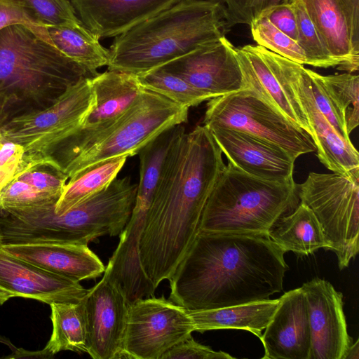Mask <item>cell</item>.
<instances>
[{"label": "cell", "instance_id": "obj_4", "mask_svg": "<svg viewBox=\"0 0 359 359\" xmlns=\"http://www.w3.org/2000/svg\"><path fill=\"white\" fill-rule=\"evenodd\" d=\"M98 74L22 25L0 30V126L43 109L69 87Z\"/></svg>", "mask_w": 359, "mask_h": 359}, {"label": "cell", "instance_id": "obj_8", "mask_svg": "<svg viewBox=\"0 0 359 359\" xmlns=\"http://www.w3.org/2000/svg\"><path fill=\"white\" fill-rule=\"evenodd\" d=\"M91 79H82L71 86L48 107L1 124L2 138L21 145L27 163L50 156L73 135L93 107Z\"/></svg>", "mask_w": 359, "mask_h": 359}, {"label": "cell", "instance_id": "obj_36", "mask_svg": "<svg viewBox=\"0 0 359 359\" xmlns=\"http://www.w3.org/2000/svg\"><path fill=\"white\" fill-rule=\"evenodd\" d=\"M290 0H222L226 8L229 27L250 22L266 9Z\"/></svg>", "mask_w": 359, "mask_h": 359}, {"label": "cell", "instance_id": "obj_33", "mask_svg": "<svg viewBox=\"0 0 359 359\" xmlns=\"http://www.w3.org/2000/svg\"><path fill=\"white\" fill-rule=\"evenodd\" d=\"M13 25H25L43 39L53 44L48 32L50 26L39 20L25 1L0 0V30Z\"/></svg>", "mask_w": 359, "mask_h": 359}, {"label": "cell", "instance_id": "obj_38", "mask_svg": "<svg viewBox=\"0 0 359 359\" xmlns=\"http://www.w3.org/2000/svg\"><path fill=\"white\" fill-rule=\"evenodd\" d=\"M224 351H215L196 342L191 335L166 351L161 359H233Z\"/></svg>", "mask_w": 359, "mask_h": 359}, {"label": "cell", "instance_id": "obj_18", "mask_svg": "<svg viewBox=\"0 0 359 359\" xmlns=\"http://www.w3.org/2000/svg\"><path fill=\"white\" fill-rule=\"evenodd\" d=\"M236 50L243 88L255 92L273 109L311 135L306 116L271 52L259 45L250 44L236 48Z\"/></svg>", "mask_w": 359, "mask_h": 359}, {"label": "cell", "instance_id": "obj_20", "mask_svg": "<svg viewBox=\"0 0 359 359\" xmlns=\"http://www.w3.org/2000/svg\"><path fill=\"white\" fill-rule=\"evenodd\" d=\"M262 359H309L311 339L305 294L302 287L284 293L259 338Z\"/></svg>", "mask_w": 359, "mask_h": 359}, {"label": "cell", "instance_id": "obj_9", "mask_svg": "<svg viewBox=\"0 0 359 359\" xmlns=\"http://www.w3.org/2000/svg\"><path fill=\"white\" fill-rule=\"evenodd\" d=\"M203 126L246 133L279 147L296 159L317 149L309 133L248 88L209 100Z\"/></svg>", "mask_w": 359, "mask_h": 359}, {"label": "cell", "instance_id": "obj_40", "mask_svg": "<svg viewBox=\"0 0 359 359\" xmlns=\"http://www.w3.org/2000/svg\"><path fill=\"white\" fill-rule=\"evenodd\" d=\"M359 358V340L357 339L354 344H351L346 349L342 359H358Z\"/></svg>", "mask_w": 359, "mask_h": 359}, {"label": "cell", "instance_id": "obj_31", "mask_svg": "<svg viewBox=\"0 0 359 359\" xmlns=\"http://www.w3.org/2000/svg\"><path fill=\"white\" fill-rule=\"evenodd\" d=\"M250 26L253 40L257 45L294 62L309 65L297 41L276 28L264 15L255 18Z\"/></svg>", "mask_w": 359, "mask_h": 359}, {"label": "cell", "instance_id": "obj_1", "mask_svg": "<svg viewBox=\"0 0 359 359\" xmlns=\"http://www.w3.org/2000/svg\"><path fill=\"white\" fill-rule=\"evenodd\" d=\"M225 165L219 147L203 125L180 133L170 147L139 245L142 271L155 288L170 280L193 243Z\"/></svg>", "mask_w": 359, "mask_h": 359}, {"label": "cell", "instance_id": "obj_10", "mask_svg": "<svg viewBox=\"0 0 359 359\" xmlns=\"http://www.w3.org/2000/svg\"><path fill=\"white\" fill-rule=\"evenodd\" d=\"M95 102L79 126L50 156L63 168L104 138L144 90L135 74L107 69L90 80Z\"/></svg>", "mask_w": 359, "mask_h": 359}, {"label": "cell", "instance_id": "obj_6", "mask_svg": "<svg viewBox=\"0 0 359 359\" xmlns=\"http://www.w3.org/2000/svg\"><path fill=\"white\" fill-rule=\"evenodd\" d=\"M189 109L144 88L112 130L71 161L62 172L69 180L109 159L138 154L163 132L186 123Z\"/></svg>", "mask_w": 359, "mask_h": 359}, {"label": "cell", "instance_id": "obj_25", "mask_svg": "<svg viewBox=\"0 0 359 359\" xmlns=\"http://www.w3.org/2000/svg\"><path fill=\"white\" fill-rule=\"evenodd\" d=\"M86 295L76 303L50 304L53 331L43 349L48 358L62 351L87 353Z\"/></svg>", "mask_w": 359, "mask_h": 359}, {"label": "cell", "instance_id": "obj_32", "mask_svg": "<svg viewBox=\"0 0 359 359\" xmlns=\"http://www.w3.org/2000/svg\"><path fill=\"white\" fill-rule=\"evenodd\" d=\"M60 196L43 192L29 184L13 180L0 194V210L11 211L55 205Z\"/></svg>", "mask_w": 359, "mask_h": 359}, {"label": "cell", "instance_id": "obj_37", "mask_svg": "<svg viewBox=\"0 0 359 359\" xmlns=\"http://www.w3.org/2000/svg\"><path fill=\"white\" fill-rule=\"evenodd\" d=\"M306 69L310 77L311 91L316 105L337 132L346 140H351L344 121L331 104L325 90L320 79V74L310 69L306 68Z\"/></svg>", "mask_w": 359, "mask_h": 359}, {"label": "cell", "instance_id": "obj_16", "mask_svg": "<svg viewBox=\"0 0 359 359\" xmlns=\"http://www.w3.org/2000/svg\"><path fill=\"white\" fill-rule=\"evenodd\" d=\"M79 282L54 274L15 257L1 246L0 305L20 297L52 303L81 301L88 293Z\"/></svg>", "mask_w": 359, "mask_h": 359}, {"label": "cell", "instance_id": "obj_13", "mask_svg": "<svg viewBox=\"0 0 359 359\" xmlns=\"http://www.w3.org/2000/svg\"><path fill=\"white\" fill-rule=\"evenodd\" d=\"M212 98L243 88L236 47L226 36L159 67Z\"/></svg>", "mask_w": 359, "mask_h": 359}, {"label": "cell", "instance_id": "obj_29", "mask_svg": "<svg viewBox=\"0 0 359 359\" xmlns=\"http://www.w3.org/2000/svg\"><path fill=\"white\" fill-rule=\"evenodd\" d=\"M137 76L144 89L155 92L189 108L212 99L183 79L160 67Z\"/></svg>", "mask_w": 359, "mask_h": 359}, {"label": "cell", "instance_id": "obj_35", "mask_svg": "<svg viewBox=\"0 0 359 359\" xmlns=\"http://www.w3.org/2000/svg\"><path fill=\"white\" fill-rule=\"evenodd\" d=\"M48 163H56L51 157L43 163L28 168L18 173L14 180L24 182L39 191L60 196L68 177L54 166L50 167L48 171L40 169L41 165Z\"/></svg>", "mask_w": 359, "mask_h": 359}, {"label": "cell", "instance_id": "obj_5", "mask_svg": "<svg viewBox=\"0 0 359 359\" xmlns=\"http://www.w3.org/2000/svg\"><path fill=\"white\" fill-rule=\"evenodd\" d=\"M299 202L293 177L263 180L228 163L207 201L199 231L268 234Z\"/></svg>", "mask_w": 359, "mask_h": 359}, {"label": "cell", "instance_id": "obj_21", "mask_svg": "<svg viewBox=\"0 0 359 359\" xmlns=\"http://www.w3.org/2000/svg\"><path fill=\"white\" fill-rule=\"evenodd\" d=\"M11 255L43 270L80 282L96 278L106 266L88 245L68 243L2 244Z\"/></svg>", "mask_w": 359, "mask_h": 359}, {"label": "cell", "instance_id": "obj_24", "mask_svg": "<svg viewBox=\"0 0 359 359\" xmlns=\"http://www.w3.org/2000/svg\"><path fill=\"white\" fill-rule=\"evenodd\" d=\"M268 235L285 252L308 255L326 248L319 222L311 210L301 202L292 212L281 217Z\"/></svg>", "mask_w": 359, "mask_h": 359}, {"label": "cell", "instance_id": "obj_7", "mask_svg": "<svg viewBox=\"0 0 359 359\" xmlns=\"http://www.w3.org/2000/svg\"><path fill=\"white\" fill-rule=\"evenodd\" d=\"M301 203L311 210L340 269L359 250V170L349 175L310 172L297 184Z\"/></svg>", "mask_w": 359, "mask_h": 359}, {"label": "cell", "instance_id": "obj_3", "mask_svg": "<svg viewBox=\"0 0 359 359\" xmlns=\"http://www.w3.org/2000/svg\"><path fill=\"white\" fill-rule=\"evenodd\" d=\"M222 0H183L116 36L108 69L137 76L226 36Z\"/></svg>", "mask_w": 359, "mask_h": 359}, {"label": "cell", "instance_id": "obj_19", "mask_svg": "<svg viewBox=\"0 0 359 359\" xmlns=\"http://www.w3.org/2000/svg\"><path fill=\"white\" fill-rule=\"evenodd\" d=\"M208 130L228 163L236 168L266 180L293 177L296 158L279 147L238 130L221 127Z\"/></svg>", "mask_w": 359, "mask_h": 359}, {"label": "cell", "instance_id": "obj_30", "mask_svg": "<svg viewBox=\"0 0 359 359\" xmlns=\"http://www.w3.org/2000/svg\"><path fill=\"white\" fill-rule=\"evenodd\" d=\"M290 2L296 16L297 41L304 51L309 65L322 68L339 66L340 61L334 58L323 43L302 0H290Z\"/></svg>", "mask_w": 359, "mask_h": 359}, {"label": "cell", "instance_id": "obj_12", "mask_svg": "<svg viewBox=\"0 0 359 359\" xmlns=\"http://www.w3.org/2000/svg\"><path fill=\"white\" fill-rule=\"evenodd\" d=\"M271 54L306 116L319 161L330 170L341 175L359 170L358 151L351 141L341 136L316 105L306 68Z\"/></svg>", "mask_w": 359, "mask_h": 359}, {"label": "cell", "instance_id": "obj_2", "mask_svg": "<svg viewBox=\"0 0 359 359\" xmlns=\"http://www.w3.org/2000/svg\"><path fill=\"white\" fill-rule=\"evenodd\" d=\"M285 253L268 234L199 231L169 280V299L188 310L268 299L283 290Z\"/></svg>", "mask_w": 359, "mask_h": 359}, {"label": "cell", "instance_id": "obj_17", "mask_svg": "<svg viewBox=\"0 0 359 359\" xmlns=\"http://www.w3.org/2000/svg\"><path fill=\"white\" fill-rule=\"evenodd\" d=\"M319 36L341 64L353 73L359 66V0H302Z\"/></svg>", "mask_w": 359, "mask_h": 359}, {"label": "cell", "instance_id": "obj_26", "mask_svg": "<svg viewBox=\"0 0 359 359\" xmlns=\"http://www.w3.org/2000/svg\"><path fill=\"white\" fill-rule=\"evenodd\" d=\"M48 32L53 44L81 65L94 72H97V68L107 66L109 50L82 22L74 25L50 26Z\"/></svg>", "mask_w": 359, "mask_h": 359}, {"label": "cell", "instance_id": "obj_22", "mask_svg": "<svg viewBox=\"0 0 359 359\" xmlns=\"http://www.w3.org/2000/svg\"><path fill=\"white\" fill-rule=\"evenodd\" d=\"M82 23L99 39L117 36L183 0H69Z\"/></svg>", "mask_w": 359, "mask_h": 359}, {"label": "cell", "instance_id": "obj_28", "mask_svg": "<svg viewBox=\"0 0 359 359\" xmlns=\"http://www.w3.org/2000/svg\"><path fill=\"white\" fill-rule=\"evenodd\" d=\"M320 79L350 135L359 124L358 75L352 73L320 74Z\"/></svg>", "mask_w": 359, "mask_h": 359}, {"label": "cell", "instance_id": "obj_15", "mask_svg": "<svg viewBox=\"0 0 359 359\" xmlns=\"http://www.w3.org/2000/svg\"><path fill=\"white\" fill-rule=\"evenodd\" d=\"M311 330L309 359H342L352 344L343 309V294L328 281L314 278L301 287Z\"/></svg>", "mask_w": 359, "mask_h": 359}, {"label": "cell", "instance_id": "obj_34", "mask_svg": "<svg viewBox=\"0 0 359 359\" xmlns=\"http://www.w3.org/2000/svg\"><path fill=\"white\" fill-rule=\"evenodd\" d=\"M39 20L48 26L74 25L81 21L69 0H23Z\"/></svg>", "mask_w": 359, "mask_h": 359}, {"label": "cell", "instance_id": "obj_27", "mask_svg": "<svg viewBox=\"0 0 359 359\" xmlns=\"http://www.w3.org/2000/svg\"><path fill=\"white\" fill-rule=\"evenodd\" d=\"M128 157L118 156L94 165L68 180L55 204L61 215L107 188L116 178Z\"/></svg>", "mask_w": 359, "mask_h": 359}, {"label": "cell", "instance_id": "obj_11", "mask_svg": "<svg viewBox=\"0 0 359 359\" xmlns=\"http://www.w3.org/2000/svg\"><path fill=\"white\" fill-rule=\"evenodd\" d=\"M193 332L184 307L163 296L138 299L129 305L122 358L161 359Z\"/></svg>", "mask_w": 359, "mask_h": 359}, {"label": "cell", "instance_id": "obj_23", "mask_svg": "<svg viewBox=\"0 0 359 359\" xmlns=\"http://www.w3.org/2000/svg\"><path fill=\"white\" fill-rule=\"evenodd\" d=\"M278 304V299H265L208 310H188L194 331L219 329L248 331L260 338Z\"/></svg>", "mask_w": 359, "mask_h": 359}, {"label": "cell", "instance_id": "obj_14", "mask_svg": "<svg viewBox=\"0 0 359 359\" xmlns=\"http://www.w3.org/2000/svg\"><path fill=\"white\" fill-rule=\"evenodd\" d=\"M130 304L105 270L102 279L88 289L86 302L87 353L92 358H122Z\"/></svg>", "mask_w": 359, "mask_h": 359}, {"label": "cell", "instance_id": "obj_39", "mask_svg": "<svg viewBox=\"0 0 359 359\" xmlns=\"http://www.w3.org/2000/svg\"><path fill=\"white\" fill-rule=\"evenodd\" d=\"M261 15H264L276 28L297 41L296 16L290 1L273 6L264 11Z\"/></svg>", "mask_w": 359, "mask_h": 359}]
</instances>
